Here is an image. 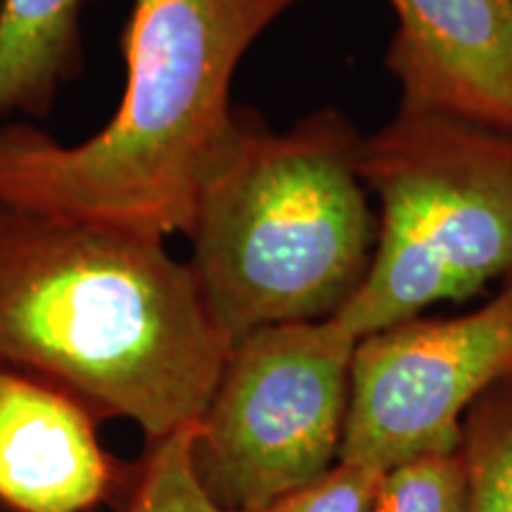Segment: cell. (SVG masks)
Segmentation results:
<instances>
[{
	"label": "cell",
	"mask_w": 512,
	"mask_h": 512,
	"mask_svg": "<svg viewBox=\"0 0 512 512\" xmlns=\"http://www.w3.org/2000/svg\"><path fill=\"white\" fill-rule=\"evenodd\" d=\"M358 157L361 138L335 110L283 133L238 110L188 233V264L230 347L271 325L335 316L361 287L375 223Z\"/></svg>",
	"instance_id": "obj_3"
},
{
	"label": "cell",
	"mask_w": 512,
	"mask_h": 512,
	"mask_svg": "<svg viewBox=\"0 0 512 512\" xmlns=\"http://www.w3.org/2000/svg\"><path fill=\"white\" fill-rule=\"evenodd\" d=\"M358 171L382 219L366 278L335 313L349 335H375L512 275L510 131L401 107L361 140Z\"/></svg>",
	"instance_id": "obj_4"
},
{
	"label": "cell",
	"mask_w": 512,
	"mask_h": 512,
	"mask_svg": "<svg viewBox=\"0 0 512 512\" xmlns=\"http://www.w3.org/2000/svg\"><path fill=\"white\" fill-rule=\"evenodd\" d=\"M228 351L164 238L0 197V370L155 444L200 420Z\"/></svg>",
	"instance_id": "obj_1"
},
{
	"label": "cell",
	"mask_w": 512,
	"mask_h": 512,
	"mask_svg": "<svg viewBox=\"0 0 512 512\" xmlns=\"http://www.w3.org/2000/svg\"><path fill=\"white\" fill-rule=\"evenodd\" d=\"M86 0H0V119H46L83 67Z\"/></svg>",
	"instance_id": "obj_9"
},
{
	"label": "cell",
	"mask_w": 512,
	"mask_h": 512,
	"mask_svg": "<svg viewBox=\"0 0 512 512\" xmlns=\"http://www.w3.org/2000/svg\"><path fill=\"white\" fill-rule=\"evenodd\" d=\"M368 512H470L460 448L411 458L384 470Z\"/></svg>",
	"instance_id": "obj_12"
},
{
	"label": "cell",
	"mask_w": 512,
	"mask_h": 512,
	"mask_svg": "<svg viewBox=\"0 0 512 512\" xmlns=\"http://www.w3.org/2000/svg\"><path fill=\"white\" fill-rule=\"evenodd\" d=\"M512 375V275L477 311L358 339L339 463L384 472L460 448L470 408Z\"/></svg>",
	"instance_id": "obj_6"
},
{
	"label": "cell",
	"mask_w": 512,
	"mask_h": 512,
	"mask_svg": "<svg viewBox=\"0 0 512 512\" xmlns=\"http://www.w3.org/2000/svg\"><path fill=\"white\" fill-rule=\"evenodd\" d=\"M358 339L335 316L249 332L195 422L192 463L223 508L261 512L342 456Z\"/></svg>",
	"instance_id": "obj_5"
},
{
	"label": "cell",
	"mask_w": 512,
	"mask_h": 512,
	"mask_svg": "<svg viewBox=\"0 0 512 512\" xmlns=\"http://www.w3.org/2000/svg\"><path fill=\"white\" fill-rule=\"evenodd\" d=\"M79 401L0 370V503L15 512H88L112 496L114 463Z\"/></svg>",
	"instance_id": "obj_8"
},
{
	"label": "cell",
	"mask_w": 512,
	"mask_h": 512,
	"mask_svg": "<svg viewBox=\"0 0 512 512\" xmlns=\"http://www.w3.org/2000/svg\"><path fill=\"white\" fill-rule=\"evenodd\" d=\"M195 425L147 444L124 512H235L209 496L192 463Z\"/></svg>",
	"instance_id": "obj_11"
},
{
	"label": "cell",
	"mask_w": 512,
	"mask_h": 512,
	"mask_svg": "<svg viewBox=\"0 0 512 512\" xmlns=\"http://www.w3.org/2000/svg\"><path fill=\"white\" fill-rule=\"evenodd\" d=\"M401 107L512 133V0H392Z\"/></svg>",
	"instance_id": "obj_7"
},
{
	"label": "cell",
	"mask_w": 512,
	"mask_h": 512,
	"mask_svg": "<svg viewBox=\"0 0 512 512\" xmlns=\"http://www.w3.org/2000/svg\"><path fill=\"white\" fill-rule=\"evenodd\" d=\"M460 456L470 512H512V375L494 384L465 415Z\"/></svg>",
	"instance_id": "obj_10"
},
{
	"label": "cell",
	"mask_w": 512,
	"mask_h": 512,
	"mask_svg": "<svg viewBox=\"0 0 512 512\" xmlns=\"http://www.w3.org/2000/svg\"><path fill=\"white\" fill-rule=\"evenodd\" d=\"M299 3L133 0L117 112L76 145L27 121L0 126V197L164 240L188 235L204 178L233 136L242 57Z\"/></svg>",
	"instance_id": "obj_2"
},
{
	"label": "cell",
	"mask_w": 512,
	"mask_h": 512,
	"mask_svg": "<svg viewBox=\"0 0 512 512\" xmlns=\"http://www.w3.org/2000/svg\"><path fill=\"white\" fill-rule=\"evenodd\" d=\"M382 472L337 463L325 477L280 498L261 512H368Z\"/></svg>",
	"instance_id": "obj_13"
}]
</instances>
